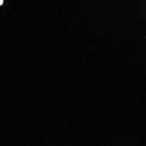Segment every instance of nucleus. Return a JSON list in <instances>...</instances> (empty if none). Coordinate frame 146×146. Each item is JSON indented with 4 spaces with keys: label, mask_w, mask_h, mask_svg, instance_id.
<instances>
[{
    "label": "nucleus",
    "mask_w": 146,
    "mask_h": 146,
    "mask_svg": "<svg viewBox=\"0 0 146 146\" xmlns=\"http://www.w3.org/2000/svg\"><path fill=\"white\" fill-rule=\"evenodd\" d=\"M3 0H0V5H2L3 3Z\"/></svg>",
    "instance_id": "f257e3e1"
}]
</instances>
